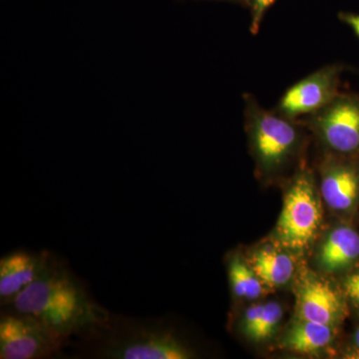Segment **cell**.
Returning <instances> with one entry per match:
<instances>
[{
    "label": "cell",
    "mask_w": 359,
    "mask_h": 359,
    "mask_svg": "<svg viewBox=\"0 0 359 359\" xmlns=\"http://www.w3.org/2000/svg\"><path fill=\"white\" fill-rule=\"evenodd\" d=\"M4 308L32 316L66 344L110 314L55 255L43 275Z\"/></svg>",
    "instance_id": "1"
},
{
    "label": "cell",
    "mask_w": 359,
    "mask_h": 359,
    "mask_svg": "<svg viewBox=\"0 0 359 359\" xmlns=\"http://www.w3.org/2000/svg\"><path fill=\"white\" fill-rule=\"evenodd\" d=\"M81 353L99 359H189L193 349L163 320L110 313L78 337Z\"/></svg>",
    "instance_id": "2"
},
{
    "label": "cell",
    "mask_w": 359,
    "mask_h": 359,
    "mask_svg": "<svg viewBox=\"0 0 359 359\" xmlns=\"http://www.w3.org/2000/svg\"><path fill=\"white\" fill-rule=\"evenodd\" d=\"M245 117L250 145L259 167L268 173L280 169L301 143V130L292 119L268 111L245 94Z\"/></svg>",
    "instance_id": "3"
},
{
    "label": "cell",
    "mask_w": 359,
    "mask_h": 359,
    "mask_svg": "<svg viewBox=\"0 0 359 359\" xmlns=\"http://www.w3.org/2000/svg\"><path fill=\"white\" fill-rule=\"evenodd\" d=\"M321 223V209L313 178L302 173L290 185L282 214L276 224V235L285 247L302 250L309 247Z\"/></svg>",
    "instance_id": "4"
},
{
    "label": "cell",
    "mask_w": 359,
    "mask_h": 359,
    "mask_svg": "<svg viewBox=\"0 0 359 359\" xmlns=\"http://www.w3.org/2000/svg\"><path fill=\"white\" fill-rule=\"evenodd\" d=\"M66 342L32 316L2 308L0 316V358H53Z\"/></svg>",
    "instance_id": "5"
},
{
    "label": "cell",
    "mask_w": 359,
    "mask_h": 359,
    "mask_svg": "<svg viewBox=\"0 0 359 359\" xmlns=\"http://www.w3.org/2000/svg\"><path fill=\"white\" fill-rule=\"evenodd\" d=\"M311 125L330 150L342 155L359 152V94L339 93L311 115Z\"/></svg>",
    "instance_id": "6"
},
{
    "label": "cell",
    "mask_w": 359,
    "mask_h": 359,
    "mask_svg": "<svg viewBox=\"0 0 359 359\" xmlns=\"http://www.w3.org/2000/svg\"><path fill=\"white\" fill-rule=\"evenodd\" d=\"M342 70L340 65L323 66L299 80L280 97L276 112L292 120L318 112L339 95Z\"/></svg>",
    "instance_id": "7"
},
{
    "label": "cell",
    "mask_w": 359,
    "mask_h": 359,
    "mask_svg": "<svg viewBox=\"0 0 359 359\" xmlns=\"http://www.w3.org/2000/svg\"><path fill=\"white\" fill-rule=\"evenodd\" d=\"M53 252L18 250L0 259V304L8 306L36 282L50 264Z\"/></svg>",
    "instance_id": "8"
},
{
    "label": "cell",
    "mask_w": 359,
    "mask_h": 359,
    "mask_svg": "<svg viewBox=\"0 0 359 359\" xmlns=\"http://www.w3.org/2000/svg\"><path fill=\"white\" fill-rule=\"evenodd\" d=\"M297 308L302 320L334 325L341 318L342 302L330 283L318 278H308L297 297Z\"/></svg>",
    "instance_id": "9"
},
{
    "label": "cell",
    "mask_w": 359,
    "mask_h": 359,
    "mask_svg": "<svg viewBox=\"0 0 359 359\" xmlns=\"http://www.w3.org/2000/svg\"><path fill=\"white\" fill-rule=\"evenodd\" d=\"M321 195L328 207L348 212L359 199V169L353 163L332 161L323 169Z\"/></svg>",
    "instance_id": "10"
},
{
    "label": "cell",
    "mask_w": 359,
    "mask_h": 359,
    "mask_svg": "<svg viewBox=\"0 0 359 359\" xmlns=\"http://www.w3.org/2000/svg\"><path fill=\"white\" fill-rule=\"evenodd\" d=\"M359 259V233L349 226H339L328 233L320 254L321 266L339 271Z\"/></svg>",
    "instance_id": "11"
},
{
    "label": "cell",
    "mask_w": 359,
    "mask_h": 359,
    "mask_svg": "<svg viewBox=\"0 0 359 359\" xmlns=\"http://www.w3.org/2000/svg\"><path fill=\"white\" fill-rule=\"evenodd\" d=\"M252 266L261 282L271 287L285 285L294 271L292 257L271 248L257 250L252 257Z\"/></svg>",
    "instance_id": "12"
},
{
    "label": "cell",
    "mask_w": 359,
    "mask_h": 359,
    "mask_svg": "<svg viewBox=\"0 0 359 359\" xmlns=\"http://www.w3.org/2000/svg\"><path fill=\"white\" fill-rule=\"evenodd\" d=\"M332 340L330 325L302 320L290 330L285 337V346L297 353H316L327 347Z\"/></svg>",
    "instance_id": "13"
},
{
    "label": "cell",
    "mask_w": 359,
    "mask_h": 359,
    "mask_svg": "<svg viewBox=\"0 0 359 359\" xmlns=\"http://www.w3.org/2000/svg\"><path fill=\"white\" fill-rule=\"evenodd\" d=\"M229 278L231 290L237 297L257 299L262 294L261 280L240 257H233L229 264Z\"/></svg>",
    "instance_id": "14"
},
{
    "label": "cell",
    "mask_w": 359,
    "mask_h": 359,
    "mask_svg": "<svg viewBox=\"0 0 359 359\" xmlns=\"http://www.w3.org/2000/svg\"><path fill=\"white\" fill-rule=\"evenodd\" d=\"M283 311L280 304L276 302H268L264 304V311L259 320V327L255 332L252 339L261 341L271 337L273 330L278 327V323L282 320Z\"/></svg>",
    "instance_id": "15"
},
{
    "label": "cell",
    "mask_w": 359,
    "mask_h": 359,
    "mask_svg": "<svg viewBox=\"0 0 359 359\" xmlns=\"http://www.w3.org/2000/svg\"><path fill=\"white\" fill-rule=\"evenodd\" d=\"M276 1V0H250V32L252 34H257L266 11L273 6Z\"/></svg>",
    "instance_id": "16"
},
{
    "label": "cell",
    "mask_w": 359,
    "mask_h": 359,
    "mask_svg": "<svg viewBox=\"0 0 359 359\" xmlns=\"http://www.w3.org/2000/svg\"><path fill=\"white\" fill-rule=\"evenodd\" d=\"M263 311L264 304H255V306H250L245 313V332L250 339H252L255 332H257V327H259Z\"/></svg>",
    "instance_id": "17"
},
{
    "label": "cell",
    "mask_w": 359,
    "mask_h": 359,
    "mask_svg": "<svg viewBox=\"0 0 359 359\" xmlns=\"http://www.w3.org/2000/svg\"><path fill=\"white\" fill-rule=\"evenodd\" d=\"M344 289L347 297L359 308V269L344 280Z\"/></svg>",
    "instance_id": "18"
},
{
    "label": "cell",
    "mask_w": 359,
    "mask_h": 359,
    "mask_svg": "<svg viewBox=\"0 0 359 359\" xmlns=\"http://www.w3.org/2000/svg\"><path fill=\"white\" fill-rule=\"evenodd\" d=\"M339 18L342 22L346 23L349 27L353 29L354 34L358 37L359 39V14L351 13H340Z\"/></svg>",
    "instance_id": "19"
},
{
    "label": "cell",
    "mask_w": 359,
    "mask_h": 359,
    "mask_svg": "<svg viewBox=\"0 0 359 359\" xmlns=\"http://www.w3.org/2000/svg\"><path fill=\"white\" fill-rule=\"evenodd\" d=\"M212 1L231 2V4H240V6L245 7H250V0H212Z\"/></svg>",
    "instance_id": "20"
},
{
    "label": "cell",
    "mask_w": 359,
    "mask_h": 359,
    "mask_svg": "<svg viewBox=\"0 0 359 359\" xmlns=\"http://www.w3.org/2000/svg\"><path fill=\"white\" fill-rule=\"evenodd\" d=\"M353 341L356 351H358V353H359V327L358 330H356L355 334H354Z\"/></svg>",
    "instance_id": "21"
}]
</instances>
